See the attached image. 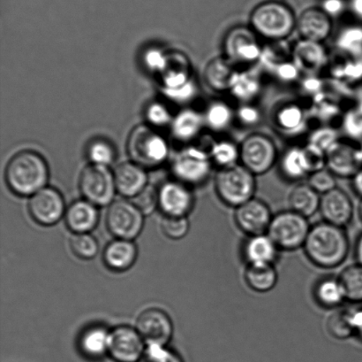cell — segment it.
<instances>
[{
	"label": "cell",
	"instance_id": "obj_25",
	"mask_svg": "<svg viewBox=\"0 0 362 362\" xmlns=\"http://www.w3.org/2000/svg\"><path fill=\"white\" fill-rule=\"evenodd\" d=\"M98 218L97 205L87 200L74 202L65 215L66 225L74 234L91 232L97 226Z\"/></svg>",
	"mask_w": 362,
	"mask_h": 362
},
{
	"label": "cell",
	"instance_id": "obj_26",
	"mask_svg": "<svg viewBox=\"0 0 362 362\" xmlns=\"http://www.w3.org/2000/svg\"><path fill=\"white\" fill-rule=\"evenodd\" d=\"M137 248L131 240L117 239L110 243L104 251V261L108 268L123 272L136 261Z\"/></svg>",
	"mask_w": 362,
	"mask_h": 362
},
{
	"label": "cell",
	"instance_id": "obj_19",
	"mask_svg": "<svg viewBox=\"0 0 362 362\" xmlns=\"http://www.w3.org/2000/svg\"><path fill=\"white\" fill-rule=\"evenodd\" d=\"M296 30L301 39L322 43L331 37L332 18L317 7H312L301 13L297 18Z\"/></svg>",
	"mask_w": 362,
	"mask_h": 362
},
{
	"label": "cell",
	"instance_id": "obj_22",
	"mask_svg": "<svg viewBox=\"0 0 362 362\" xmlns=\"http://www.w3.org/2000/svg\"><path fill=\"white\" fill-rule=\"evenodd\" d=\"M293 60L301 72L317 73L327 62V52L322 43L300 39L293 49Z\"/></svg>",
	"mask_w": 362,
	"mask_h": 362
},
{
	"label": "cell",
	"instance_id": "obj_58",
	"mask_svg": "<svg viewBox=\"0 0 362 362\" xmlns=\"http://www.w3.org/2000/svg\"><path fill=\"white\" fill-rule=\"evenodd\" d=\"M353 188L354 193L361 198L362 200V168L353 177Z\"/></svg>",
	"mask_w": 362,
	"mask_h": 362
},
{
	"label": "cell",
	"instance_id": "obj_33",
	"mask_svg": "<svg viewBox=\"0 0 362 362\" xmlns=\"http://www.w3.org/2000/svg\"><path fill=\"white\" fill-rule=\"evenodd\" d=\"M326 329L333 339L346 340L356 336L354 325V307H339L329 315Z\"/></svg>",
	"mask_w": 362,
	"mask_h": 362
},
{
	"label": "cell",
	"instance_id": "obj_9",
	"mask_svg": "<svg viewBox=\"0 0 362 362\" xmlns=\"http://www.w3.org/2000/svg\"><path fill=\"white\" fill-rule=\"evenodd\" d=\"M223 56L234 65H250L264 55L259 37L248 26H237L227 32L223 42Z\"/></svg>",
	"mask_w": 362,
	"mask_h": 362
},
{
	"label": "cell",
	"instance_id": "obj_51",
	"mask_svg": "<svg viewBox=\"0 0 362 362\" xmlns=\"http://www.w3.org/2000/svg\"><path fill=\"white\" fill-rule=\"evenodd\" d=\"M236 118L245 126H254L260 122L262 113L257 106L251 103L241 104L236 111Z\"/></svg>",
	"mask_w": 362,
	"mask_h": 362
},
{
	"label": "cell",
	"instance_id": "obj_40",
	"mask_svg": "<svg viewBox=\"0 0 362 362\" xmlns=\"http://www.w3.org/2000/svg\"><path fill=\"white\" fill-rule=\"evenodd\" d=\"M337 47L351 56H359L362 53V27L352 25L344 28L336 39Z\"/></svg>",
	"mask_w": 362,
	"mask_h": 362
},
{
	"label": "cell",
	"instance_id": "obj_37",
	"mask_svg": "<svg viewBox=\"0 0 362 362\" xmlns=\"http://www.w3.org/2000/svg\"><path fill=\"white\" fill-rule=\"evenodd\" d=\"M262 84L259 77L250 72H240L230 94L243 104L251 103L260 94Z\"/></svg>",
	"mask_w": 362,
	"mask_h": 362
},
{
	"label": "cell",
	"instance_id": "obj_29",
	"mask_svg": "<svg viewBox=\"0 0 362 362\" xmlns=\"http://www.w3.org/2000/svg\"><path fill=\"white\" fill-rule=\"evenodd\" d=\"M205 125L204 115L194 109H184L172 122L173 137L180 142L194 140Z\"/></svg>",
	"mask_w": 362,
	"mask_h": 362
},
{
	"label": "cell",
	"instance_id": "obj_56",
	"mask_svg": "<svg viewBox=\"0 0 362 362\" xmlns=\"http://www.w3.org/2000/svg\"><path fill=\"white\" fill-rule=\"evenodd\" d=\"M358 63L359 62H349V64H346V67H344V73H345L346 77L358 78V77H361L362 66Z\"/></svg>",
	"mask_w": 362,
	"mask_h": 362
},
{
	"label": "cell",
	"instance_id": "obj_14",
	"mask_svg": "<svg viewBox=\"0 0 362 362\" xmlns=\"http://www.w3.org/2000/svg\"><path fill=\"white\" fill-rule=\"evenodd\" d=\"M136 331L148 346H165L172 338L173 327L171 318L165 312L151 308L137 318Z\"/></svg>",
	"mask_w": 362,
	"mask_h": 362
},
{
	"label": "cell",
	"instance_id": "obj_4",
	"mask_svg": "<svg viewBox=\"0 0 362 362\" xmlns=\"http://www.w3.org/2000/svg\"><path fill=\"white\" fill-rule=\"evenodd\" d=\"M215 191L223 204L237 208L255 198L257 176L243 165L219 169L215 176Z\"/></svg>",
	"mask_w": 362,
	"mask_h": 362
},
{
	"label": "cell",
	"instance_id": "obj_2",
	"mask_svg": "<svg viewBox=\"0 0 362 362\" xmlns=\"http://www.w3.org/2000/svg\"><path fill=\"white\" fill-rule=\"evenodd\" d=\"M6 181L9 189L19 196H33L44 189L49 179L45 159L37 152L21 151L7 163Z\"/></svg>",
	"mask_w": 362,
	"mask_h": 362
},
{
	"label": "cell",
	"instance_id": "obj_49",
	"mask_svg": "<svg viewBox=\"0 0 362 362\" xmlns=\"http://www.w3.org/2000/svg\"><path fill=\"white\" fill-rule=\"evenodd\" d=\"M168 60V53L158 48H150L144 52L143 56L144 65L151 72L160 74L164 69Z\"/></svg>",
	"mask_w": 362,
	"mask_h": 362
},
{
	"label": "cell",
	"instance_id": "obj_60",
	"mask_svg": "<svg viewBox=\"0 0 362 362\" xmlns=\"http://www.w3.org/2000/svg\"><path fill=\"white\" fill-rule=\"evenodd\" d=\"M359 215H360L361 221L362 222V200L359 205Z\"/></svg>",
	"mask_w": 362,
	"mask_h": 362
},
{
	"label": "cell",
	"instance_id": "obj_34",
	"mask_svg": "<svg viewBox=\"0 0 362 362\" xmlns=\"http://www.w3.org/2000/svg\"><path fill=\"white\" fill-rule=\"evenodd\" d=\"M305 111L297 103H287L279 106L274 115L276 128L286 133L297 132L304 125Z\"/></svg>",
	"mask_w": 362,
	"mask_h": 362
},
{
	"label": "cell",
	"instance_id": "obj_55",
	"mask_svg": "<svg viewBox=\"0 0 362 362\" xmlns=\"http://www.w3.org/2000/svg\"><path fill=\"white\" fill-rule=\"evenodd\" d=\"M322 83L318 78L315 77H308L307 79L303 81V90L307 92H317L320 90Z\"/></svg>",
	"mask_w": 362,
	"mask_h": 362
},
{
	"label": "cell",
	"instance_id": "obj_31",
	"mask_svg": "<svg viewBox=\"0 0 362 362\" xmlns=\"http://www.w3.org/2000/svg\"><path fill=\"white\" fill-rule=\"evenodd\" d=\"M279 162L282 176L291 182H296L310 175L303 147H292L287 149Z\"/></svg>",
	"mask_w": 362,
	"mask_h": 362
},
{
	"label": "cell",
	"instance_id": "obj_20",
	"mask_svg": "<svg viewBox=\"0 0 362 362\" xmlns=\"http://www.w3.org/2000/svg\"><path fill=\"white\" fill-rule=\"evenodd\" d=\"M279 251L267 233L247 237L241 246V256L247 265H275Z\"/></svg>",
	"mask_w": 362,
	"mask_h": 362
},
{
	"label": "cell",
	"instance_id": "obj_3",
	"mask_svg": "<svg viewBox=\"0 0 362 362\" xmlns=\"http://www.w3.org/2000/svg\"><path fill=\"white\" fill-rule=\"evenodd\" d=\"M297 19L286 4L266 1L255 7L250 27L259 38L272 42L286 40L296 30Z\"/></svg>",
	"mask_w": 362,
	"mask_h": 362
},
{
	"label": "cell",
	"instance_id": "obj_1",
	"mask_svg": "<svg viewBox=\"0 0 362 362\" xmlns=\"http://www.w3.org/2000/svg\"><path fill=\"white\" fill-rule=\"evenodd\" d=\"M303 249L312 264L332 269L349 257L350 240L345 229L321 222L311 226Z\"/></svg>",
	"mask_w": 362,
	"mask_h": 362
},
{
	"label": "cell",
	"instance_id": "obj_45",
	"mask_svg": "<svg viewBox=\"0 0 362 362\" xmlns=\"http://www.w3.org/2000/svg\"><path fill=\"white\" fill-rule=\"evenodd\" d=\"M272 72L276 79L285 84L293 83L300 77L301 71L293 60H283L272 65Z\"/></svg>",
	"mask_w": 362,
	"mask_h": 362
},
{
	"label": "cell",
	"instance_id": "obj_38",
	"mask_svg": "<svg viewBox=\"0 0 362 362\" xmlns=\"http://www.w3.org/2000/svg\"><path fill=\"white\" fill-rule=\"evenodd\" d=\"M345 290L346 301L350 303H362V265L354 264L344 269L339 276Z\"/></svg>",
	"mask_w": 362,
	"mask_h": 362
},
{
	"label": "cell",
	"instance_id": "obj_27",
	"mask_svg": "<svg viewBox=\"0 0 362 362\" xmlns=\"http://www.w3.org/2000/svg\"><path fill=\"white\" fill-rule=\"evenodd\" d=\"M313 297L315 302L327 310H337L346 302L345 290L341 282L335 276H325L315 283Z\"/></svg>",
	"mask_w": 362,
	"mask_h": 362
},
{
	"label": "cell",
	"instance_id": "obj_28",
	"mask_svg": "<svg viewBox=\"0 0 362 362\" xmlns=\"http://www.w3.org/2000/svg\"><path fill=\"white\" fill-rule=\"evenodd\" d=\"M321 197L308 183L297 184L289 193L290 209L308 219L319 212Z\"/></svg>",
	"mask_w": 362,
	"mask_h": 362
},
{
	"label": "cell",
	"instance_id": "obj_13",
	"mask_svg": "<svg viewBox=\"0 0 362 362\" xmlns=\"http://www.w3.org/2000/svg\"><path fill=\"white\" fill-rule=\"evenodd\" d=\"M28 210L38 225H54L66 214L65 202L59 191L45 187L31 196Z\"/></svg>",
	"mask_w": 362,
	"mask_h": 362
},
{
	"label": "cell",
	"instance_id": "obj_30",
	"mask_svg": "<svg viewBox=\"0 0 362 362\" xmlns=\"http://www.w3.org/2000/svg\"><path fill=\"white\" fill-rule=\"evenodd\" d=\"M244 279L253 292L266 293L275 288L279 273L275 265H247Z\"/></svg>",
	"mask_w": 362,
	"mask_h": 362
},
{
	"label": "cell",
	"instance_id": "obj_23",
	"mask_svg": "<svg viewBox=\"0 0 362 362\" xmlns=\"http://www.w3.org/2000/svg\"><path fill=\"white\" fill-rule=\"evenodd\" d=\"M116 190L124 197L133 198L147 186L145 169L134 162H124L113 172Z\"/></svg>",
	"mask_w": 362,
	"mask_h": 362
},
{
	"label": "cell",
	"instance_id": "obj_32",
	"mask_svg": "<svg viewBox=\"0 0 362 362\" xmlns=\"http://www.w3.org/2000/svg\"><path fill=\"white\" fill-rule=\"evenodd\" d=\"M110 332L102 326H94L81 334L79 346L85 356L98 359L108 353Z\"/></svg>",
	"mask_w": 362,
	"mask_h": 362
},
{
	"label": "cell",
	"instance_id": "obj_15",
	"mask_svg": "<svg viewBox=\"0 0 362 362\" xmlns=\"http://www.w3.org/2000/svg\"><path fill=\"white\" fill-rule=\"evenodd\" d=\"M144 342L136 329L120 326L110 332L108 353L117 362H136L144 356Z\"/></svg>",
	"mask_w": 362,
	"mask_h": 362
},
{
	"label": "cell",
	"instance_id": "obj_54",
	"mask_svg": "<svg viewBox=\"0 0 362 362\" xmlns=\"http://www.w3.org/2000/svg\"><path fill=\"white\" fill-rule=\"evenodd\" d=\"M354 325L356 336L362 342V307H354Z\"/></svg>",
	"mask_w": 362,
	"mask_h": 362
},
{
	"label": "cell",
	"instance_id": "obj_8",
	"mask_svg": "<svg viewBox=\"0 0 362 362\" xmlns=\"http://www.w3.org/2000/svg\"><path fill=\"white\" fill-rule=\"evenodd\" d=\"M212 166L209 152L200 147H190L183 149L176 156L172 170L176 181L185 186H200L209 180Z\"/></svg>",
	"mask_w": 362,
	"mask_h": 362
},
{
	"label": "cell",
	"instance_id": "obj_44",
	"mask_svg": "<svg viewBox=\"0 0 362 362\" xmlns=\"http://www.w3.org/2000/svg\"><path fill=\"white\" fill-rule=\"evenodd\" d=\"M145 116L151 127H163L173 122L168 108L160 102H153L148 105Z\"/></svg>",
	"mask_w": 362,
	"mask_h": 362
},
{
	"label": "cell",
	"instance_id": "obj_36",
	"mask_svg": "<svg viewBox=\"0 0 362 362\" xmlns=\"http://www.w3.org/2000/svg\"><path fill=\"white\" fill-rule=\"evenodd\" d=\"M209 154L213 165L218 166L219 169L230 168L240 162V147L232 140L213 142Z\"/></svg>",
	"mask_w": 362,
	"mask_h": 362
},
{
	"label": "cell",
	"instance_id": "obj_47",
	"mask_svg": "<svg viewBox=\"0 0 362 362\" xmlns=\"http://www.w3.org/2000/svg\"><path fill=\"white\" fill-rule=\"evenodd\" d=\"M303 150L310 175L326 169V152L310 143L305 145Z\"/></svg>",
	"mask_w": 362,
	"mask_h": 362
},
{
	"label": "cell",
	"instance_id": "obj_53",
	"mask_svg": "<svg viewBox=\"0 0 362 362\" xmlns=\"http://www.w3.org/2000/svg\"><path fill=\"white\" fill-rule=\"evenodd\" d=\"M346 0H322L320 9L331 18L339 17L345 12Z\"/></svg>",
	"mask_w": 362,
	"mask_h": 362
},
{
	"label": "cell",
	"instance_id": "obj_50",
	"mask_svg": "<svg viewBox=\"0 0 362 362\" xmlns=\"http://www.w3.org/2000/svg\"><path fill=\"white\" fill-rule=\"evenodd\" d=\"M339 140L338 135L332 128H321L312 133L310 143L327 152Z\"/></svg>",
	"mask_w": 362,
	"mask_h": 362
},
{
	"label": "cell",
	"instance_id": "obj_39",
	"mask_svg": "<svg viewBox=\"0 0 362 362\" xmlns=\"http://www.w3.org/2000/svg\"><path fill=\"white\" fill-rule=\"evenodd\" d=\"M86 154L91 164L108 166L116 158L113 145L105 138L97 137L87 145Z\"/></svg>",
	"mask_w": 362,
	"mask_h": 362
},
{
	"label": "cell",
	"instance_id": "obj_21",
	"mask_svg": "<svg viewBox=\"0 0 362 362\" xmlns=\"http://www.w3.org/2000/svg\"><path fill=\"white\" fill-rule=\"evenodd\" d=\"M240 71L225 56H218L209 60L204 72L206 85L211 91L223 94L230 92L235 84Z\"/></svg>",
	"mask_w": 362,
	"mask_h": 362
},
{
	"label": "cell",
	"instance_id": "obj_6",
	"mask_svg": "<svg viewBox=\"0 0 362 362\" xmlns=\"http://www.w3.org/2000/svg\"><path fill=\"white\" fill-rule=\"evenodd\" d=\"M239 147L240 164L255 176L271 171L279 162V152L274 140L264 133L248 135Z\"/></svg>",
	"mask_w": 362,
	"mask_h": 362
},
{
	"label": "cell",
	"instance_id": "obj_42",
	"mask_svg": "<svg viewBox=\"0 0 362 362\" xmlns=\"http://www.w3.org/2000/svg\"><path fill=\"white\" fill-rule=\"evenodd\" d=\"M307 183L320 195L337 188L336 176L327 168L310 174Z\"/></svg>",
	"mask_w": 362,
	"mask_h": 362
},
{
	"label": "cell",
	"instance_id": "obj_16",
	"mask_svg": "<svg viewBox=\"0 0 362 362\" xmlns=\"http://www.w3.org/2000/svg\"><path fill=\"white\" fill-rule=\"evenodd\" d=\"M359 149L346 141L338 140L326 152V168L336 177L350 179L361 169Z\"/></svg>",
	"mask_w": 362,
	"mask_h": 362
},
{
	"label": "cell",
	"instance_id": "obj_7",
	"mask_svg": "<svg viewBox=\"0 0 362 362\" xmlns=\"http://www.w3.org/2000/svg\"><path fill=\"white\" fill-rule=\"evenodd\" d=\"M310 229L308 218L288 209L273 215L267 234L280 251H292L303 248Z\"/></svg>",
	"mask_w": 362,
	"mask_h": 362
},
{
	"label": "cell",
	"instance_id": "obj_57",
	"mask_svg": "<svg viewBox=\"0 0 362 362\" xmlns=\"http://www.w3.org/2000/svg\"><path fill=\"white\" fill-rule=\"evenodd\" d=\"M349 6L354 16L362 21V0H349Z\"/></svg>",
	"mask_w": 362,
	"mask_h": 362
},
{
	"label": "cell",
	"instance_id": "obj_18",
	"mask_svg": "<svg viewBox=\"0 0 362 362\" xmlns=\"http://www.w3.org/2000/svg\"><path fill=\"white\" fill-rule=\"evenodd\" d=\"M319 213L324 222L345 229L354 218V203L345 191L337 187L322 195Z\"/></svg>",
	"mask_w": 362,
	"mask_h": 362
},
{
	"label": "cell",
	"instance_id": "obj_5",
	"mask_svg": "<svg viewBox=\"0 0 362 362\" xmlns=\"http://www.w3.org/2000/svg\"><path fill=\"white\" fill-rule=\"evenodd\" d=\"M127 152L133 162L144 169H152L165 162L169 147L168 142L153 127L139 125L131 131Z\"/></svg>",
	"mask_w": 362,
	"mask_h": 362
},
{
	"label": "cell",
	"instance_id": "obj_43",
	"mask_svg": "<svg viewBox=\"0 0 362 362\" xmlns=\"http://www.w3.org/2000/svg\"><path fill=\"white\" fill-rule=\"evenodd\" d=\"M162 230L165 235L170 239H183L189 230V222L186 216H182V217L165 216L162 222Z\"/></svg>",
	"mask_w": 362,
	"mask_h": 362
},
{
	"label": "cell",
	"instance_id": "obj_10",
	"mask_svg": "<svg viewBox=\"0 0 362 362\" xmlns=\"http://www.w3.org/2000/svg\"><path fill=\"white\" fill-rule=\"evenodd\" d=\"M79 186L85 200L97 207L112 204L117 191L115 175L108 166L94 164L83 170Z\"/></svg>",
	"mask_w": 362,
	"mask_h": 362
},
{
	"label": "cell",
	"instance_id": "obj_17",
	"mask_svg": "<svg viewBox=\"0 0 362 362\" xmlns=\"http://www.w3.org/2000/svg\"><path fill=\"white\" fill-rule=\"evenodd\" d=\"M158 205L165 216L182 217L193 210L194 197L190 187L179 181L163 184L158 191Z\"/></svg>",
	"mask_w": 362,
	"mask_h": 362
},
{
	"label": "cell",
	"instance_id": "obj_52",
	"mask_svg": "<svg viewBox=\"0 0 362 362\" xmlns=\"http://www.w3.org/2000/svg\"><path fill=\"white\" fill-rule=\"evenodd\" d=\"M165 96L171 101L178 103H187L190 101L197 94V86L194 81L192 80L189 83L181 86L175 90L164 91Z\"/></svg>",
	"mask_w": 362,
	"mask_h": 362
},
{
	"label": "cell",
	"instance_id": "obj_24",
	"mask_svg": "<svg viewBox=\"0 0 362 362\" xmlns=\"http://www.w3.org/2000/svg\"><path fill=\"white\" fill-rule=\"evenodd\" d=\"M159 76L164 91L175 90L184 86L193 80L189 60L182 52L168 53V60Z\"/></svg>",
	"mask_w": 362,
	"mask_h": 362
},
{
	"label": "cell",
	"instance_id": "obj_46",
	"mask_svg": "<svg viewBox=\"0 0 362 362\" xmlns=\"http://www.w3.org/2000/svg\"><path fill=\"white\" fill-rule=\"evenodd\" d=\"M141 362H183L178 354L164 346L151 345L145 349Z\"/></svg>",
	"mask_w": 362,
	"mask_h": 362
},
{
	"label": "cell",
	"instance_id": "obj_11",
	"mask_svg": "<svg viewBox=\"0 0 362 362\" xmlns=\"http://www.w3.org/2000/svg\"><path fill=\"white\" fill-rule=\"evenodd\" d=\"M106 225L119 239L132 241L143 230L144 214L132 201L117 200L110 205Z\"/></svg>",
	"mask_w": 362,
	"mask_h": 362
},
{
	"label": "cell",
	"instance_id": "obj_35",
	"mask_svg": "<svg viewBox=\"0 0 362 362\" xmlns=\"http://www.w3.org/2000/svg\"><path fill=\"white\" fill-rule=\"evenodd\" d=\"M205 125L211 130L223 131L230 126L236 112L226 102L218 101L211 102L204 113Z\"/></svg>",
	"mask_w": 362,
	"mask_h": 362
},
{
	"label": "cell",
	"instance_id": "obj_12",
	"mask_svg": "<svg viewBox=\"0 0 362 362\" xmlns=\"http://www.w3.org/2000/svg\"><path fill=\"white\" fill-rule=\"evenodd\" d=\"M273 215L271 208L264 200L254 198L235 209L234 222L247 237L268 232Z\"/></svg>",
	"mask_w": 362,
	"mask_h": 362
},
{
	"label": "cell",
	"instance_id": "obj_59",
	"mask_svg": "<svg viewBox=\"0 0 362 362\" xmlns=\"http://www.w3.org/2000/svg\"><path fill=\"white\" fill-rule=\"evenodd\" d=\"M354 254H356L357 264L362 265V233L356 241Z\"/></svg>",
	"mask_w": 362,
	"mask_h": 362
},
{
	"label": "cell",
	"instance_id": "obj_41",
	"mask_svg": "<svg viewBox=\"0 0 362 362\" xmlns=\"http://www.w3.org/2000/svg\"><path fill=\"white\" fill-rule=\"evenodd\" d=\"M70 247L76 256L83 260H90L98 251V241L88 233L74 234L70 240Z\"/></svg>",
	"mask_w": 362,
	"mask_h": 362
},
{
	"label": "cell",
	"instance_id": "obj_48",
	"mask_svg": "<svg viewBox=\"0 0 362 362\" xmlns=\"http://www.w3.org/2000/svg\"><path fill=\"white\" fill-rule=\"evenodd\" d=\"M132 202L144 215L151 214L158 205V191L157 193L153 188L147 186L133 198Z\"/></svg>",
	"mask_w": 362,
	"mask_h": 362
}]
</instances>
